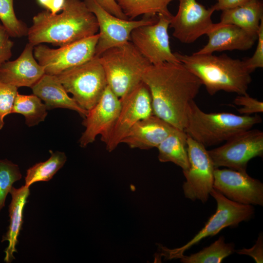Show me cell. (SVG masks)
Returning <instances> with one entry per match:
<instances>
[{
	"label": "cell",
	"mask_w": 263,
	"mask_h": 263,
	"mask_svg": "<svg viewBox=\"0 0 263 263\" xmlns=\"http://www.w3.org/2000/svg\"><path fill=\"white\" fill-rule=\"evenodd\" d=\"M56 76L67 92L88 112L97 103L108 86L104 69L97 56Z\"/></svg>",
	"instance_id": "6"
},
{
	"label": "cell",
	"mask_w": 263,
	"mask_h": 263,
	"mask_svg": "<svg viewBox=\"0 0 263 263\" xmlns=\"http://www.w3.org/2000/svg\"><path fill=\"white\" fill-rule=\"evenodd\" d=\"M0 20L11 37L20 38L27 35L28 28L15 14L14 0H0Z\"/></svg>",
	"instance_id": "28"
},
{
	"label": "cell",
	"mask_w": 263,
	"mask_h": 263,
	"mask_svg": "<svg viewBox=\"0 0 263 263\" xmlns=\"http://www.w3.org/2000/svg\"><path fill=\"white\" fill-rule=\"evenodd\" d=\"M257 45L252 57L244 60V64L251 74L256 69L263 67V19L261 20L257 39Z\"/></svg>",
	"instance_id": "32"
},
{
	"label": "cell",
	"mask_w": 263,
	"mask_h": 263,
	"mask_svg": "<svg viewBox=\"0 0 263 263\" xmlns=\"http://www.w3.org/2000/svg\"><path fill=\"white\" fill-rule=\"evenodd\" d=\"M66 0H37L38 2L53 14L61 11Z\"/></svg>",
	"instance_id": "37"
},
{
	"label": "cell",
	"mask_w": 263,
	"mask_h": 263,
	"mask_svg": "<svg viewBox=\"0 0 263 263\" xmlns=\"http://www.w3.org/2000/svg\"><path fill=\"white\" fill-rule=\"evenodd\" d=\"M89 10L95 16L99 30L95 56H98L106 50L129 41L131 34L135 28L154 23L158 15L147 17L139 20L124 19L111 14L96 0H84Z\"/></svg>",
	"instance_id": "11"
},
{
	"label": "cell",
	"mask_w": 263,
	"mask_h": 263,
	"mask_svg": "<svg viewBox=\"0 0 263 263\" xmlns=\"http://www.w3.org/2000/svg\"><path fill=\"white\" fill-rule=\"evenodd\" d=\"M96 1L104 9L111 14L122 19H129L122 11L115 0H96Z\"/></svg>",
	"instance_id": "35"
},
{
	"label": "cell",
	"mask_w": 263,
	"mask_h": 263,
	"mask_svg": "<svg viewBox=\"0 0 263 263\" xmlns=\"http://www.w3.org/2000/svg\"><path fill=\"white\" fill-rule=\"evenodd\" d=\"M5 27L0 24V67L12 56L14 42Z\"/></svg>",
	"instance_id": "33"
},
{
	"label": "cell",
	"mask_w": 263,
	"mask_h": 263,
	"mask_svg": "<svg viewBox=\"0 0 263 263\" xmlns=\"http://www.w3.org/2000/svg\"><path fill=\"white\" fill-rule=\"evenodd\" d=\"M18 89L0 79V130L4 126V117L11 113L15 98L19 93Z\"/></svg>",
	"instance_id": "30"
},
{
	"label": "cell",
	"mask_w": 263,
	"mask_h": 263,
	"mask_svg": "<svg viewBox=\"0 0 263 263\" xmlns=\"http://www.w3.org/2000/svg\"><path fill=\"white\" fill-rule=\"evenodd\" d=\"M251 0H217V2L212 7L215 11H222L242 5Z\"/></svg>",
	"instance_id": "36"
},
{
	"label": "cell",
	"mask_w": 263,
	"mask_h": 263,
	"mask_svg": "<svg viewBox=\"0 0 263 263\" xmlns=\"http://www.w3.org/2000/svg\"><path fill=\"white\" fill-rule=\"evenodd\" d=\"M176 128L152 114L136 123L121 143L132 149L148 150L156 148Z\"/></svg>",
	"instance_id": "19"
},
{
	"label": "cell",
	"mask_w": 263,
	"mask_h": 263,
	"mask_svg": "<svg viewBox=\"0 0 263 263\" xmlns=\"http://www.w3.org/2000/svg\"><path fill=\"white\" fill-rule=\"evenodd\" d=\"M21 173L18 165L7 159H0V211L13 184L21 179Z\"/></svg>",
	"instance_id": "29"
},
{
	"label": "cell",
	"mask_w": 263,
	"mask_h": 263,
	"mask_svg": "<svg viewBox=\"0 0 263 263\" xmlns=\"http://www.w3.org/2000/svg\"><path fill=\"white\" fill-rule=\"evenodd\" d=\"M31 89L33 94L44 102L47 110L56 108L70 109L84 118L88 113L69 96L56 75L45 74Z\"/></svg>",
	"instance_id": "20"
},
{
	"label": "cell",
	"mask_w": 263,
	"mask_h": 263,
	"mask_svg": "<svg viewBox=\"0 0 263 263\" xmlns=\"http://www.w3.org/2000/svg\"><path fill=\"white\" fill-rule=\"evenodd\" d=\"M217 202V209L202 229L183 246L173 249H164L165 256L168 259L180 258L184 252L202 239L213 236L226 227H235L243 221H247L252 217L254 208L247 205L232 201L213 188L210 192Z\"/></svg>",
	"instance_id": "7"
},
{
	"label": "cell",
	"mask_w": 263,
	"mask_h": 263,
	"mask_svg": "<svg viewBox=\"0 0 263 263\" xmlns=\"http://www.w3.org/2000/svg\"><path fill=\"white\" fill-rule=\"evenodd\" d=\"M208 152L215 169L225 167L246 172L250 160L263 156V132L252 129L244 131Z\"/></svg>",
	"instance_id": "8"
},
{
	"label": "cell",
	"mask_w": 263,
	"mask_h": 263,
	"mask_svg": "<svg viewBox=\"0 0 263 263\" xmlns=\"http://www.w3.org/2000/svg\"><path fill=\"white\" fill-rule=\"evenodd\" d=\"M98 31L95 16L83 1L66 0L59 14L45 10L35 16L27 36L34 46L47 43L60 47L94 36Z\"/></svg>",
	"instance_id": "2"
},
{
	"label": "cell",
	"mask_w": 263,
	"mask_h": 263,
	"mask_svg": "<svg viewBox=\"0 0 263 263\" xmlns=\"http://www.w3.org/2000/svg\"><path fill=\"white\" fill-rule=\"evenodd\" d=\"M258 115H239L229 113H207L194 100L189 105L184 132L205 147L225 142L236 134L261 123Z\"/></svg>",
	"instance_id": "4"
},
{
	"label": "cell",
	"mask_w": 263,
	"mask_h": 263,
	"mask_svg": "<svg viewBox=\"0 0 263 263\" xmlns=\"http://www.w3.org/2000/svg\"><path fill=\"white\" fill-rule=\"evenodd\" d=\"M50 157L43 162L36 163L27 170L25 186L29 187L39 181L50 180L65 163L67 157L64 152L49 150Z\"/></svg>",
	"instance_id": "26"
},
{
	"label": "cell",
	"mask_w": 263,
	"mask_h": 263,
	"mask_svg": "<svg viewBox=\"0 0 263 263\" xmlns=\"http://www.w3.org/2000/svg\"><path fill=\"white\" fill-rule=\"evenodd\" d=\"M98 38L97 33L56 49L38 44L34 46V55L45 74L57 75L94 57Z\"/></svg>",
	"instance_id": "9"
},
{
	"label": "cell",
	"mask_w": 263,
	"mask_h": 263,
	"mask_svg": "<svg viewBox=\"0 0 263 263\" xmlns=\"http://www.w3.org/2000/svg\"><path fill=\"white\" fill-rule=\"evenodd\" d=\"M234 103L241 107L238 109L242 115H250L252 114L263 112V103L248 94L238 95L235 98Z\"/></svg>",
	"instance_id": "31"
},
{
	"label": "cell",
	"mask_w": 263,
	"mask_h": 263,
	"mask_svg": "<svg viewBox=\"0 0 263 263\" xmlns=\"http://www.w3.org/2000/svg\"><path fill=\"white\" fill-rule=\"evenodd\" d=\"M149 89L153 113L172 126L184 131L189 103L203 85L182 63L150 65L142 75Z\"/></svg>",
	"instance_id": "1"
},
{
	"label": "cell",
	"mask_w": 263,
	"mask_h": 263,
	"mask_svg": "<svg viewBox=\"0 0 263 263\" xmlns=\"http://www.w3.org/2000/svg\"><path fill=\"white\" fill-rule=\"evenodd\" d=\"M263 19V2L252 0L242 5L222 11L219 22L233 24L251 34L258 35Z\"/></svg>",
	"instance_id": "22"
},
{
	"label": "cell",
	"mask_w": 263,
	"mask_h": 263,
	"mask_svg": "<svg viewBox=\"0 0 263 263\" xmlns=\"http://www.w3.org/2000/svg\"><path fill=\"white\" fill-rule=\"evenodd\" d=\"M173 0H115L129 20L143 15L152 17L162 15L170 19L173 15L168 5Z\"/></svg>",
	"instance_id": "24"
},
{
	"label": "cell",
	"mask_w": 263,
	"mask_h": 263,
	"mask_svg": "<svg viewBox=\"0 0 263 263\" xmlns=\"http://www.w3.org/2000/svg\"><path fill=\"white\" fill-rule=\"evenodd\" d=\"M170 19L158 15L156 22L137 27L131 34V42L152 65L180 62L170 47L168 28Z\"/></svg>",
	"instance_id": "13"
},
{
	"label": "cell",
	"mask_w": 263,
	"mask_h": 263,
	"mask_svg": "<svg viewBox=\"0 0 263 263\" xmlns=\"http://www.w3.org/2000/svg\"><path fill=\"white\" fill-rule=\"evenodd\" d=\"M213 188L238 203L263 206V184L248 175L246 171L216 168Z\"/></svg>",
	"instance_id": "16"
},
{
	"label": "cell",
	"mask_w": 263,
	"mask_h": 263,
	"mask_svg": "<svg viewBox=\"0 0 263 263\" xmlns=\"http://www.w3.org/2000/svg\"><path fill=\"white\" fill-rule=\"evenodd\" d=\"M235 251L239 254L247 255L251 257L257 263H262L263 262V234H260L256 244L251 248H243Z\"/></svg>",
	"instance_id": "34"
},
{
	"label": "cell",
	"mask_w": 263,
	"mask_h": 263,
	"mask_svg": "<svg viewBox=\"0 0 263 263\" xmlns=\"http://www.w3.org/2000/svg\"><path fill=\"white\" fill-rule=\"evenodd\" d=\"M119 98L120 108L118 116L106 144L109 151H113L121 144L122 140L136 123L153 114L150 94L143 81Z\"/></svg>",
	"instance_id": "12"
},
{
	"label": "cell",
	"mask_w": 263,
	"mask_h": 263,
	"mask_svg": "<svg viewBox=\"0 0 263 263\" xmlns=\"http://www.w3.org/2000/svg\"><path fill=\"white\" fill-rule=\"evenodd\" d=\"M34 48L28 42L17 59L3 64L0 67V79L18 88H31L45 74L44 68L34 56Z\"/></svg>",
	"instance_id": "17"
},
{
	"label": "cell",
	"mask_w": 263,
	"mask_h": 263,
	"mask_svg": "<svg viewBox=\"0 0 263 263\" xmlns=\"http://www.w3.org/2000/svg\"><path fill=\"white\" fill-rule=\"evenodd\" d=\"M178 60L197 76L210 95L223 91L238 95L247 94L252 81L251 73L244 60L234 59L226 55H191L174 52Z\"/></svg>",
	"instance_id": "3"
},
{
	"label": "cell",
	"mask_w": 263,
	"mask_h": 263,
	"mask_svg": "<svg viewBox=\"0 0 263 263\" xmlns=\"http://www.w3.org/2000/svg\"><path fill=\"white\" fill-rule=\"evenodd\" d=\"M47 109L44 103L34 94L24 95L17 94L12 113H19L24 116L25 124L29 127L44 121L47 115Z\"/></svg>",
	"instance_id": "25"
},
{
	"label": "cell",
	"mask_w": 263,
	"mask_h": 263,
	"mask_svg": "<svg viewBox=\"0 0 263 263\" xmlns=\"http://www.w3.org/2000/svg\"><path fill=\"white\" fill-rule=\"evenodd\" d=\"M12 200L9 206V225L6 233L3 235L1 242H8L5 249L4 261L11 263L15 259L14 253L17 252L16 246L18 243V237L23 223V211L27 199L30 195L29 187L24 186L19 188L12 187L10 192Z\"/></svg>",
	"instance_id": "21"
},
{
	"label": "cell",
	"mask_w": 263,
	"mask_h": 263,
	"mask_svg": "<svg viewBox=\"0 0 263 263\" xmlns=\"http://www.w3.org/2000/svg\"><path fill=\"white\" fill-rule=\"evenodd\" d=\"M208 40L203 48L194 53L211 54L215 52L250 49L257 41L258 35L249 33L231 24L215 23L206 34Z\"/></svg>",
	"instance_id": "18"
},
{
	"label": "cell",
	"mask_w": 263,
	"mask_h": 263,
	"mask_svg": "<svg viewBox=\"0 0 263 263\" xmlns=\"http://www.w3.org/2000/svg\"><path fill=\"white\" fill-rule=\"evenodd\" d=\"M120 98L108 85L97 103L88 112L83 125L85 130L79 143L85 147L94 141L98 135L105 144L108 142L117 119Z\"/></svg>",
	"instance_id": "14"
},
{
	"label": "cell",
	"mask_w": 263,
	"mask_h": 263,
	"mask_svg": "<svg viewBox=\"0 0 263 263\" xmlns=\"http://www.w3.org/2000/svg\"><path fill=\"white\" fill-rule=\"evenodd\" d=\"M187 144L189 166L183 171L184 193L188 199L205 203L213 188L215 168L206 147L188 135Z\"/></svg>",
	"instance_id": "10"
},
{
	"label": "cell",
	"mask_w": 263,
	"mask_h": 263,
	"mask_svg": "<svg viewBox=\"0 0 263 263\" xmlns=\"http://www.w3.org/2000/svg\"><path fill=\"white\" fill-rule=\"evenodd\" d=\"M179 7L170 19L169 27L173 37L182 43L190 44L210 31L214 24L211 16L215 11L206 8L196 0H178Z\"/></svg>",
	"instance_id": "15"
},
{
	"label": "cell",
	"mask_w": 263,
	"mask_h": 263,
	"mask_svg": "<svg viewBox=\"0 0 263 263\" xmlns=\"http://www.w3.org/2000/svg\"><path fill=\"white\" fill-rule=\"evenodd\" d=\"M233 243H225V238L221 236L209 246L189 256L184 254L180 257L183 263H220L235 252Z\"/></svg>",
	"instance_id": "27"
},
{
	"label": "cell",
	"mask_w": 263,
	"mask_h": 263,
	"mask_svg": "<svg viewBox=\"0 0 263 263\" xmlns=\"http://www.w3.org/2000/svg\"><path fill=\"white\" fill-rule=\"evenodd\" d=\"M108 85L119 97L142 81V75L151 65L131 41L110 48L98 56Z\"/></svg>",
	"instance_id": "5"
},
{
	"label": "cell",
	"mask_w": 263,
	"mask_h": 263,
	"mask_svg": "<svg viewBox=\"0 0 263 263\" xmlns=\"http://www.w3.org/2000/svg\"><path fill=\"white\" fill-rule=\"evenodd\" d=\"M187 137L184 131L175 128L157 147L159 160L161 162H172L180 167L183 171L187 170L189 166Z\"/></svg>",
	"instance_id": "23"
}]
</instances>
